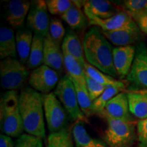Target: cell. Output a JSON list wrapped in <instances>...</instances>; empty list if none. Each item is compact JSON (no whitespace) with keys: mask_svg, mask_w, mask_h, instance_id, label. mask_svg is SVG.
Masks as SVG:
<instances>
[{"mask_svg":"<svg viewBox=\"0 0 147 147\" xmlns=\"http://www.w3.org/2000/svg\"><path fill=\"white\" fill-rule=\"evenodd\" d=\"M122 91L123 90L117 87H112L106 88L102 95L92 103L89 115H97L102 117L104 115V110L108 102L114 97L122 92Z\"/></svg>","mask_w":147,"mask_h":147,"instance_id":"27","label":"cell"},{"mask_svg":"<svg viewBox=\"0 0 147 147\" xmlns=\"http://www.w3.org/2000/svg\"><path fill=\"white\" fill-rule=\"evenodd\" d=\"M71 80H72L75 89H76L77 98H78L80 109L84 115L89 116L90 109H91L93 102H92L91 97L89 96L87 87H86L85 84H82L80 82L75 81L72 79H71Z\"/></svg>","mask_w":147,"mask_h":147,"instance_id":"29","label":"cell"},{"mask_svg":"<svg viewBox=\"0 0 147 147\" xmlns=\"http://www.w3.org/2000/svg\"><path fill=\"white\" fill-rule=\"evenodd\" d=\"M65 29L63 23L59 18L53 17L51 18L50 25H49V36L53 42L57 45L61 47L62 43L65 36Z\"/></svg>","mask_w":147,"mask_h":147,"instance_id":"30","label":"cell"},{"mask_svg":"<svg viewBox=\"0 0 147 147\" xmlns=\"http://www.w3.org/2000/svg\"><path fill=\"white\" fill-rule=\"evenodd\" d=\"M100 30L110 43L116 47L135 46L144 39V34L134 21L127 26L118 30L113 32Z\"/></svg>","mask_w":147,"mask_h":147,"instance_id":"11","label":"cell"},{"mask_svg":"<svg viewBox=\"0 0 147 147\" xmlns=\"http://www.w3.org/2000/svg\"><path fill=\"white\" fill-rule=\"evenodd\" d=\"M18 95L17 91H5L0 100L1 131L3 134L11 138L20 137L24 131Z\"/></svg>","mask_w":147,"mask_h":147,"instance_id":"3","label":"cell"},{"mask_svg":"<svg viewBox=\"0 0 147 147\" xmlns=\"http://www.w3.org/2000/svg\"><path fill=\"white\" fill-rule=\"evenodd\" d=\"M107 127L103 140L110 147H133L137 138V123L104 117Z\"/></svg>","mask_w":147,"mask_h":147,"instance_id":"4","label":"cell"},{"mask_svg":"<svg viewBox=\"0 0 147 147\" xmlns=\"http://www.w3.org/2000/svg\"><path fill=\"white\" fill-rule=\"evenodd\" d=\"M14 147H44L43 140L28 134L18 137Z\"/></svg>","mask_w":147,"mask_h":147,"instance_id":"32","label":"cell"},{"mask_svg":"<svg viewBox=\"0 0 147 147\" xmlns=\"http://www.w3.org/2000/svg\"><path fill=\"white\" fill-rule=\"evenodd\" d=\"M83 10L87 16H94L102 20L109 18L120 12L113 2L106 0L84 1Z\"/></svg>","mask_w":147,"mask_h":147,"instance_id":"17","label":"cell"},{"mask_svg":"<svg viewBox=\"0 0 147 147\" xmlns=\"http://www.w3.org/2000/svg\"><path fill=\"white\" fill-rule=\"evenodd\" d=\"M123 5L129 14L147 10V0H125L123 1Z\"/></svg>","mask_w":147,"mask_h":147,"instance_id":"34","label":"cell"},{"mask_svg":"<svg viewBox=\"0 0 147 147\" xmlns=\"http://www.w3.org/2000/svg\"><path fill=\"white\" fill-rule=\"evenodd\" d=\"M43 65L57 71L59 75L65 69L61 47L53 42L49 36L45 37L44 41Z\"/></svg>","mask_w":147,"mask_h":147,"instance_id":"15","label":"cell"},{"mask_svg":"<svg viewBox=\"0 0 147 147\" xmlns=\"http://www.w3.org/2000/svg\"><path fill=\"white\" fill-rule=\"evenodd\" d=\"M53 92L71 120L76 122L86 121V116L79 106L74 85L68 75H64L60 78Z\"/></svg>","mask_w":147,"mask_h":147,"instance_id":"6","label":"cell"},{"mask_svg":"<svg viewBox=\"0 0 147 147\" xmlns=\"http://www.w3.org/2000/svg\"><path fill=\"white\" fill-rule=\"evenodd\" d=\"M18 104L24 131L26 134L46 139L45 117L43 95L30 87L21 90Z\"/></svg>","mask_w":147,"mask_h":147,"instance_id":"2","label":"cell"},{"mask_svg":"<svg viewBox=\"0 0 147 147\" xmlns=\"http://www.w3.org/2000/svg\"><path fill=\"white\" fill-rule=\"evenodd\" d=\"M31 1L27 0H11L6 1L4 6L5 18L11 27L18 28L23 26L28 15Z\"/></svg>","mask_w":147,"mask_h":147,"instance_id":"12","label":"cell"},{"mask_svg":"<svg viewBox=\"0 0 147 147\" xmlns=\"http://www.w3.org/2000/svg\"><path fill=\"white\" fill-rule=\"evenodd\" d=\"M138 147H140V146H138Z\"/></svg>","mask_w":147,"mask_h":147,"instance_id":"39","label":"cell"},{"mask_svg":"<svg viewBox=\"0 0 147 147\" xmlns=\"http://www.w3.org/2000/svg\"><path fill=\"white\" fill-rule=\"evenodd\" d=\"M104 117L125 121H135L130 113L126 92H121L108 102L102 117Z\"/></svg>","mask_w":147,"mask_h":147,"instance_id":"13","label":"cell"},{"mask_svg":"<svg viewBox=\"0 0 147 147\" xmlns=\"http://www.w3.org/2000/svg\"><path fill=\"white\" fill-rule=\"evenodd\" d=\"M34 35L32 30L28 28L19 29L16 33V43L17 57L20 61L27 65Z\"/></svg>","mask_w":147,"mask_h":147,"instance_id":"22","label":"cell"},{"mask_svg":"<svg viewBox=\"0 0 147 147\" xmlns=\"http://www.w3.org/2000/svg\"><path fill=\"white\" fill-rule=\"evenodd\" d=\"M84 69L85 71L86 74L88 75L91 78L98 82L102 85L105 86L106 87H117L124 90L125 87V84L121 80H117V78L106 74L102 72L96 67H93L87 63H84Z\"/></svg>","mask_w":147,"mask_h":147,"instance_id":"23","label":"cell"},{"mask_svg":"<svg viewBox=\"0 0 147 147\" xmlns=\"http://www.w3.org/2000/svg\"><path fill=\"white\" fill-rule=\"evenodd\" d=\"M49 13L53 16H61L74 4L73 1L69 0H47L46 1Z\"/></svg>","mask_w":147,"mask_h":147,"instance_id":"31","label":"cell"},{"mask_svg":"<svg viewBox=\"0 0 147 147\" xmlns=\"http://www.w3.org/2000/svg\"><path fill=\"white\" fill-rule=\"evenodd\" d=\"M74 3V2H73ZM72 30L80 31L86 27L88 18L81 8L74 3L72 6L63 15L60 16Z\"/></svg>","mask_w":147,"mask_h":147,"instance_id":"24","label":"cell"},{"mask_svg":"<svg viewBox=\"0 0 147 147\" xmlns=\"http://www.w3.org/2000/svg\"><path fill=\"white\" fill-rule=\"evenodd\" d=\"M30 73L29 68L16 58H7L0 63L1 85L8 91L22 90L26 87Z\"/></svg>","mask_w":147,"mask_h":147,"instance_id":"5","label":"cell"},{"mask_svg":"<svg viewBox=\"0 0 147 147\" xmlns=\"http://www.w3.org/2000/svg\"><path fill=\"white\" fill-rule=\"evenodd\" d=\"M64 67L71 79L86 85V73L84 67L71 55L63 54Z\"/></svg>","mask_w":147,"mask_h":147,"instance_id":"26","label":"cell"},{"mask_svg":"<svg viewBox=\"0 0 147 147\" xmlns=\"http://www.w3.org/2000/svg\"><path fill=\"white\" fill-rule=\"evenodd\" d=\"M86 87L89 92V96L91 97L92 102L95 101L96 99L102 95L106 89L105 86L102 85L89 77L86 74Z\"/></svg>","mask_w":147,"mask_h":147,"instance_id":"33","label":"cell"},{"mask_svg":"<svg viewBox=\"0 0 147 147\" xmlns=\"http://www.w3.org/2000/svg\"><path fill=\"white\" fill-rule=\"evenodd\" d=\"M16 34L10 27L1 26L0 29V57L1 59L7 58H16Z\"/></svg>","mask_w":147,"mask_h":147,"instance_id":"21","label":"cell"},{"mask_svg":"<svg viewBox=\"0 0 147 147\" xmlns=\"http://www.w3.org/2000/svg\"><path fill=\"white\" fill-rule=\"evenodd\" d=\"M90 25H94L101 30L113 32L127 26L134 21L131 16L126 11H120L115 16L102 20L94 16H87Z\"/></svg>","mask_w":147,"mask_h":147,"instance_id":"16","label":"cell"},{"mask_svg":"<svg viewBox=\"0 0 147 147\" xmlns=\"http://www.w3.org/2000/svg\"><path fill=\"white\" fill-rule=\"evenodd\" d=\"M136 55V45L115 47L113 49V63L118 76L127 78L131 69Z\"/></svg>","mask_w":147,"mask_h":147,"instance_id":"14","label":"cell"},{"mask_svg":"<svg viewBox=\"0 0 147 147\" xmlns=\"http://www.w3.org/2000/svg\"><path fill=\"white\" fill-rule=\"evenodd\" d=\"M126 93L131 115L139 121L147 119V91H130Z\"/></svg>","mask_w":147,"mask_h":147,"instance_id":"19","label":"cell"},{"mask_svg":"<svg viewBox=\"0 0 147 147\" xmlns=\"http://www.w3.org/2000/svg\"><path fill=\"white\" fill-rule=\"evenodd\" d=\"M127 81L133 91L147 90V47L143 41L136 45V55Z\"/></svg>","mask_w":147,"mask_h":147,"instance_id":"8","label":"cell"},{"mask_svg":"<svg viewBox=\"0 0 147 147\" xmlns=\"http://www.w3.org/2000/svg\"><path fill=\"white\" fill-rule=\"evenodd\" d=\"M45 121L50 134L67 128V113L54 92L43 95Z\"/></svg>","mask_w":147,"mask_h":147,"instance_id":"7","label":"cell"},{"mask_svg":"<svg viewBox=\"0 0 147 147\" xmlns=\"http://www.w3.org/2000/svg\"><path fill=\"white\" fill-rule=\"evenodd\" d=\"M15 144H14L12 138L5 134H1L0 136V147H14Z\"/></svg>","mask_w":147,"mask_h":147,"instance_id":"37","label":"cell"},{"mask_svg":"<svg viewBox=\"0 0 147 147\" xmlns=\"http://www.w3.org/2000/svg\"><path fill=\"white\" fill-rule=\"evenodd\" d=\"M59 80V74L57 71L47 65H42L32 71L28 82L31 88L45 95L53 92Z\"/></svg>","mask_w":147,"mask_h":147,"instance_id":"10","label":"cell"},{"mask_svg":"<svg viewBox=\"0 0 147 147\" xmlns=\"http://www.w3.org/2000/svg\"><path fill=\"white\" fill-rule=\"evenodd\" d=\"M82 45L88 63L113 78L119 77L114 67V48L100 29L97 27L90 29L84 35Z\"/></svg>","mask_w":147,"mask_h":147,"instance_id":"1","label":"cell"},{"mask_svg":"<svg viewBox=\"0 0 147 147\" xmlns=\"http://www.w3.org/2000/svg\"><path fill=\"white\" fill-rule=\"evenodd\" d=\"M71 129L65 128L55 133L50 134L47 139L46 147H74Z\"/></svg>","mask_w":147,"mask_h":147,"instance_id":"28","label":"cell"},{"mask_svg":"<svg viewBox=\"0 0 147 147\" xmlns=\"http://www.w3.org/2000/svg\"><path fill=\"white\" fill-rule=\"evenodd\" d=\"M129 14L143 34L147 36V10Z\"/></svg>","mask_w":147,"mask_h":147,"instance_id":"36","label":"cell"},{"mask_svg":"<svg viewBox=\"0 0 147 147\" xmlns=\"http://www.w3.org/2000/svg\"><path fill=\"white\" fill-rule=\"evenodd\" d=\"M44 41L45 38L38 34L34 35L30 55L27 63L29 69H34L43 65Z\"/></svg>","mask_w":147,"mask_h":147,"instance_id":"25","label":"cell"},{"mask_svg":"<svg viewBox=\"0 0 147 147\" xmlns=\"http://www.w3.org/2000/svg\"><path fill=\"white\" fill-rule=\"evenodd\" d=\"M71 132L76 147H110L103 140L90 135L81 121L76 122Z\"/></svg>","mask_w":147,"mask_h":147,"instance_id":"18","label":"cell"},{"mask_svg":"<svg viewBox=\"0 0 147 147\" xmlns=\"http://www.w3.org/2000/svg\"><path fill=\"white\" fill-rule=\"evenodd\" d=\"M61 49L63 54L72 56L84 67L86 61L84 57L83 45L74 31L69 30L66 33L61 45Z\"/></svg>","mask_w":147,"mask_h":147,"instance_id":"20","label":"cell"},{"mask_svg":"<svg viewBox=\"0 0 147 147\" xmlns=\"http://www.w3.org/2000/svg\"><path fill=\"white\" fill-rule=\"evenodd\" d=\"M46 1L34 0L31 1V6L27 17V27L34 34L45 38L49 34L51 18Z\"/></svg>","mask_w":147,"mask_h":147,"instance_id":"9","label":"cell"},{"mask_svg":"<svg viewBox=\"0 0 147 147\" xmlns=\"http://www.w3.org/2000/svg\"><path fill=\"white\" fill-rule=\"evenodd\" d=\"M137 138L139 146L147 147V119L137 122Z\"/></svg>","mask_w":147,"mask_h":147,"instance_id":"35","label":"cell"},{"mask_svg":"<svg viewBox=\"0 0 147 147\" xmlns=\"http://www.w3.org/2000/svg\"><path fill=\"white\" fill-rule=\"evenodd\" d=\"M145 91H147V90H145Z\"/></svg>","mask_w":147,"mask_h":147,"instance_id":"38","label":"cell"}]
</instances>
